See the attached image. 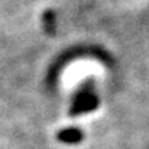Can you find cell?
I'll return each mask as SVG.
<instances>
[{"label":"cell","mask_w":149,"mask_h":149,"mask_svg":"<svg viewBox=\"0 0 149 149\" xmlns=\"http://www.w3.org/2000/svg\"><path fill=\"white\" fill-rule=\"evenodd\" d=\"M58 139L66 144H76L81 139V133L76 128H68L58 134Z\"/></svg>","instance_id":"cell-2"},{"label":"cell","mask_w":149,"mask_h":149,"mask_svg":"<svg viewBox=\"0 0 149 149\" xmlns=\"http://www.w3.org/2000/svg\"><path fill=\"white\" fill-rule=\"evenodd\" d=\"M97 107V100L94 97L91 95H84L79 98L76 104H74L73 109H72V113H81V112H87V111H91Z\"/></svg>","instance_id":"cell-1"}]
</instances>
